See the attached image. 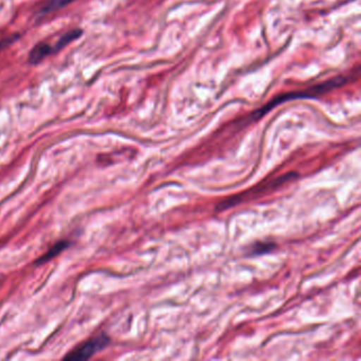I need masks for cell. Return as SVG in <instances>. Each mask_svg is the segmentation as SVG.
I'll use <instances>...</instances> for the list:
<instances>
[{
	"label": "cell",
	"mask_w": 361,
	"mask_h": 361,
	"mask_svg": "<svg viewBox=\"0 0 361 361\" xmlns=\"http://www.w3.org/2000/svg\"><path fill=\"white\" fill-rule=\"evenodd\" d=\"M344 81H345V79H334L331 80V81L324 82V83L320 84V85L312 86V87H310L308 90H305V92H293V94H285V96L279 97L278 99L271 101L269 104L266 105L261 111H257V113H255V119H259L264 114L270 111L272 107L284 102V101L293 100V99L297 98H312V97L319 96V94H326L329 90H334V88L337 87L338 85L343 84Z\"/></svg>",
	"instance_id": "cell-1"
},
{
	"label": "cell",
	"mask_w": 361,
	"mask_h": 361,
	"mask_svg": "<svg viewBox=\"0 0 361 361\" xmlns=\"http://www.w3.org/2000/svg\"><path fill=\"white\" fill-rule=\"evenodd\" d=\"M109 343H111V338L105 334H101V335L96 336V337L84 342L81 345L77 346L75 350L67 354L65 359L75 361L87 360L97 353L106 348Z\"/></svg>",
	"instance_id": "cell-2"
},
{
	"label": "cell",
	"mask_w": 361,
	"mask_h": 361,
	"mask_svg": "<svg viewBox=\"0 0 361 361\" xmlns=\"http://www.w3.org/2000/svg\"><path fill=\"white\" fill-rule=\"evenodd\" d=\"M54 54V47L47 43H39L31 49L28 56V62L31 65H37L43 62L48 56Z\"/></svg>",
	"instance_id": "cell-3"
},
{
	"label": "cell",
	"mask_w": 361,
	"mask_h": 361,
	"mask_svg": "<svg viewBox=\"0 0 361 361\" xmlns=\"http://www.w3.org/2000/svg\"><path fill=\"white\" fill-rule=\"evenodd\" d=\"M82 35H83V31L79 28L73 29V30L68 31V32L63 35L62 37L58 39V42H56L54 45H52V47H54V54H56V52H60L61 50L64 49L69 44L73 43L75 39H80Z\"/></svg>",
	"instance_id": "cell-4"
},
{
	"label": "cell",
	"mask_w": 361,
	"mask_h": 361,
	"mask_svg": "<svg viewBox=\"0 0 361 361\" xmlns=\"http://www.w3.org/2000/svg\"><path fill=\"white\" fill-rule=\"evenodd\" d=\"M69 245H71V243H69L68 240H60V242L56 243V244H54V247L50 248L49 250H48L47 252L43 255V257H41L39 259H37V265L47 263L48 261H50V259H54V257H56V255H59L61 252H63L65 249L68 248Z\"/></svg>",
	"instance_id": "cell-5"
},
{
	"label": "cell",
	"mask_w": 361,
	"mask_h": 361,
	"mask_svg": "<svg viewBox=\"0 0 361 361\" xmlns=\"http://www.w3.org/2000/svg\"><path fill=\"white\" fill-rule=\"evenodd\" d=\"M73 1H75V0H48L39 11V16H45L54 13V12L71 5Z\"/></svg>",
	"instance_id": "cell-6"
},
{
	"label": "cell",
	"mask_w": 361,
	"mask_h": 361,
	"mask_svg": "<svg viewBox=\"0 0 361 361\" xmlns=\"http://www.w3.org/2000/svg\"><path fill=\"white\" fill-rule=\"evenodd\" d=\"M276 247V245L274 244V243L257 242L250 247V249H249V253H250L251 255H265V253H268L270 252V251L274 250Z\"/></svg>",
	"instance_id": "cell-7"
},
{
	"label": "cell",
	"mask_w": 361,
	"mask_h": 361,
	"mask_svg": "<svg viewBox=\"0 0 361 361\" xmlns=\"http://www.w3.org/2000/svg\"><path fill=\"white\" fill-rule=\"evenodd\" d=\"M18 37H20V35H9V37H5V39H0V52L5 50L6 48L9 47V46H11L12 44L16 43Z\"/></svg>",
	"instance_id": "cell-8"
}]
</instances>
